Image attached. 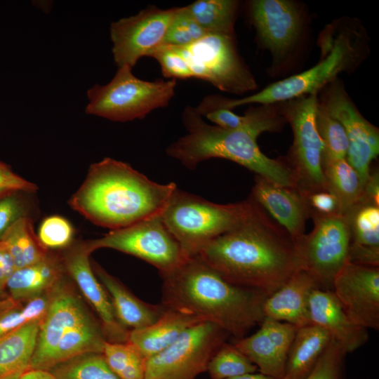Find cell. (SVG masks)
I'll list each match as a JSON object with an SVG mask.
<instances>
[{
	"label": "cell",
	"instance_id": "14",
	"mask_svg": "<svg viewBox=\"0 0 379 379\" xmlns=\"http://www.w3.org/2000/svg\"><path fill=\"white\" fill-rule=\"evenodd\" d=\"M326 98L321 105L343 125L347 137L346 160L365 184L371 171V162L379 153L378 129L360 114L343 86L334 84Z\"/></svg>",
	"mask_w": 379,
	"mask_h": 379
},
{
	"label": "cell",
	"instance_id": "29",
	"mask_svg": "<svg viewBox=\"0 0 379 379\" xmlns=\"http://www.w3.org/2000/svg\"><path fill=\"white\" fill-rule=\"evenodd\" d=\"M323 173L327 190L338 200L341 214H345L361 198L364 184L346 159L323 155Z\"/></svg>",
	"mask_w": 379,
	"mask_h": 379
},
{
	"label": "cell",
	"instance_id": "31",
	"mask_svg": "<svg viewBox=\"0 0 379 379\" xmlns=\"http://www.w3.org/2000/svg\"><path fill=\"white\" fill-rule=\"evenodd\" d=\"M0 241L10 253L16 270L36 263L48 255L34 233L32 219L27 216L17 220Z\"/></svg>",
	"mask_w": 379,
	"mask_h": 379
},
{
	"label": "cell",
	"instance_id": "42",
	"mask_svg": "<svg viewBox=\"0 0 379 379\" xmlns=\"http://www.w3.org/2000/svg\"><path fill=\"white\" fill-rule=\"evenodd\" d=\"M148 57L157 60L164 77L171 79L194 78L186 60L175 46L161 44Z\"/></svg>",
	"mask_w": 379,
	"mask_h": 379
},
{
	"label": "cell",
	"instance_id": "26",
	"mask_svg": "<svg viewBox=\"0 0 379 379\" xmlns=\"http://www.w3.org/2000/svg\"><path fill=\"white\" fill-rule=\"evenodd\" d=\"M62 261L48 255L32 265L17 269L8 280L11 298L18 302L49 293L62 279Z\"/></svg>",
	"mask_w": 379,
	"mask_h": 379
},
{
	"label": "cell",
	"instance_id": "47",
	"mask_svg": "<svg viewBox=\"0 0 379 379\" xmlns=\"http://www.w3.org/2000/svg\"><path fill=\"white\" fill-rule=\"evenodd\" d=\"M361 199L379 205V173L378 171H371L369 177L364 184Z\"/></svg>",
	"mask_w": 379,
	"mask_h": 379
},
{
	"label": "cell",
	"instance_id": "23",
	"mask_svg": "<svg viewBox=\"0 0 379 379\" xmlns=\"http://www.w3.org/2000/svg\"><path fill=\"white\" fill-rule=\"evenodd\" d=\"M345 215L350 232L348 261L379 267V205L361 199Z\"/></svg>",
	"mask_w": 379,
	"mask_h": 379
},
{
	"label": "cell",
	"instance_id": "38",
	"mask_svg": "<svg viewBox=\"0 0 379 379\" xmlns=\"http://www.w3.org/2000/svg\"><path fill=\"white\" fill-rule=\"evenodd\" d=\"M206 34L207 33L195 21L187 7H178L168 27L163 44L185 46Z\"/></svg>",
	"mask_w": 379,
	"mask_h": 379
},
{
	"label": "cell",
	"instance_id": "11",
	"mask_svg": "<svg viewBox=\"0 0 379 379\" xmlns=\"http://www.w3.org/2000/svg\"><path fill=\"white\" fill-rule=\"evenodd\" d=\"M314 227L295 241L302 269L319 288L332 290L335 276L348 261L350 232L345 214L310 213Z\"/></svg>",
	"mask_w": 379,
	"mask_h": 379
},
{
	"label": "cell",
	"instance_id": "48",
	"mask_svg": "<svg viewBox=\"0 0 379 379\" xmlns=\"http://www.w3.org/2000/svg\"><path fill=\"white\" fill-rule=\"evenodd\" d=\"M18 379H56V378L47 370L28 368L21 373Z\"/></svg>",
	"mask_w": 379,
	"mask_h": 379
},
{
	"label": "cell",
	"instance_id": "18",
	"mask_svg": "<svg viewBox=\"0 0 379 379\" xmlns=\"http://www.w3.org/2000/svg\"><path fill=\"white\" fill-rule=\"evenodd\" d=\"M249 11L258 36L274 58L283 57L295 44L301 29L300 14L291 1L254 0Z\"/></svg>",
	"mask_w": 379,
	"mask_h": 379
},
{
	"label": "cell",
	"instance_id": "2",
	"mask_svg": "<svg viewBox=\"0 0 379 379\" xmlns=\"http://www.w3.org/2000/svg\"><path fill=\"white\" fill-rule=\"evenodd\" d=\"M160 275L166 308L213 323L237 340L265 319V293L230 283L198 255Z\"/></svg>",
	"mask_w": 379,
	"mask_h": 379
},
{
	"label": "cell",
	"instance_id": "28",
	"mask_svg": "<svg viewBox=\"0 0 379 379\" xmlns=\"http://www.w3.org/2000/svg\"><path fill=\"white\" fill-rule=\"evenodd\" d=\"M41 320L29 323L0 337V379L29 368Z\"/></svg>",
	"mask_w": 379,
	"mask_h": 379
},
{
	"label": "cell",
	"instance_id": "21",
	"mask_svg": "<svg viewBox=\"0 0 379 379\" xmlns=\"http://www.w3.org/2000/svg\"><path fill=\"white\" fill-rule=\"evenodd\" d=\"M309 312L311 324L327 331L347 354L368 340L367 329L351 321L332 290L314 288L309 298Z\"/></svg>",
	"mask_w": 379,
	"mask_h": 379
},
{
	"label": "cell",
	"instance_id": "12",
	"mask_svg": "<svg viewBox=\"0 0 379 379\" xmlns=\"http://www.w3.org/2000/svg\"><path fill=\"white\" fill-rule=\"evenodd\" d=\"M175 47L194 78L231 93L241 94L256 88L252 74L237 53L233 36L207 34L192 44Z\"/></svg>",
	"mask_w": 379,
	"mask_h": 379
},
{
	"label": "cell",
	"instance_id": "40",
	"mask_svg": "<svg viewBox=\"0 0 379 379\" xmlns=\"http://www.w3.org/2000/svg\"><path fill=\"white\" fill-rule=\"evenodd\" d=\"M73 236V227L67 219L59 215H51L41 222L37 237L41 245L48 249L69 246Z\"/></svg>",
	"mask_w": 379,
	"mask_h": 379
},
{
	"label": "cell",
	"instance_id": "13",
	"mask_svg": "<svg viewBox=\"0 0 379 379\" xmlns=\"http://www.w3.org/2000/svg\"><path fill=\"white\" fill-rule=\"evenodd\" d=\"M178 8L149 6L138 14L113 22L110 36L118 67L133 68L137 62L164 44L168 27Z\"/></svg>",
	"mask_w": 379,
	"mask_h": 379
},
{
	"label": "cell",
	"instance_id": "6",
	"mask_svg": "<svg viewBox=\"0 0 379 379\" xmlns=\"http://www.w3.org/2000/svg\"><path fill=\"white\" fill-rule=\"evenodd\" d=\"M248 204V199L234 204H215L177 187L161 216L190 258L234 227L245 215Z\"/></svg>",
	"mask_w": 379,
	"mask_h": 379
},
{
	"label": "cell",
	"instance_id": "43",
	"mask_svg": "<svg viewBox=\"0 0 379 379\" xmlns=\"http://www.w3.org/2000/svg\"><path fill=\"white\" fill-rule=\"evenodd\" d=\"M36 190V185L14 173L8 166L0 163V199L15 191L33 192Z\"/></svg>",
	"mask_w": 379,
	"mask_h": 379
},
{
	"label": "cell",
	"instance_id": "52",
	"mask_svg": "<svg viewBox=\"0 0 379 379\" xmlns=\"http://www.w3.org/2000/svg\"><path fill=\"white\" fill-rule=\"evenodd\" d=\"M1 293V291H0V293Z\"/></svg>",
	"mask_w": 379,
	"mask_h": 379
},
{
	"label": "cell",
	"instance_id": "25",
	"mask_svg": "<svg viewBox=\"0 0 379 379\" xmlns=\"http://www.w3.org/2000/svg\"><path fill=\"white\" fill-rule=\"evenodd\" d=\"M203 321L199 317L166 308L152 324L130 331L128 341L147 359L171 345L188 328Z\"/></svg>",
	"mask_w": 379,
	"mask_h": 379
},
{
	"label": "cell",
	"instance_id": "44",
	"mask_svg": "<svg viewBox=\"0 0 379 379\" xmlns=\"http://www.w3.org/2000/svg\"><path fill=\"white\" fill-rule=\"evenodd\" d=\"M25 216L19 199L12 194L0 199V239L19 218Z\"/></svg>",
	"mask_w": 379,
	"mask_h": 379
},
{
	"label": "cell",
	"instance_id": "22",
	"mask_svg": "<svg viewBox=\"0 0 379 379\" xmlns=\"http://www.w3.org/2000/svg\"><path fill=\"white\" fill-rule=\"evenodd\" d=\"M319 288L305 270L296 272L279 289L267 296L263 304L265 318L291 324L297 328L311 324L309 298Z\"/></svg>",
	"mask_w": 379,
	"mask_h": 379
},
{
	"label": "cell",
	"instance_id": "17",
	"mask_svg": "<svg viewBox=\"0 0 379 379\" xmlns=\"http://www.w3.org/2000/svg\"><path fill=\"white\" fill-rule=\"evenodd\" d=\"M89 255L85 243L70 245L62 260L65 272L98 314L107 341L127 342L130 331L119 321L108 293L93 272Z\"/></svg>",
	"mask_w": 379,
	"mask_h": 379
},
{
	"label": "cell",
	"instance_id": "39",
	"mask_svg": "<svg viewBox=\"0 0 379 379\" xmlns=\"http://www.w3.org/2000/svg\"><path fill=\"white\" fill-rule=\"evenodd\" d=\"M197 112L204 118L214 123L215 125L225 129H239L248 125L254 115V109L248 110L244 115H239L218 106L213 100L211 95L203 98L195 107Z\"/></svg>",
	"mask_w": 379,
	"mask_h": 379
},
{
	"label": "cell",
	"instance_id": "9",
	"mask_svg": "<svg viewBox=\"0 0 379 379\" xmlns=\"http://www.w3.org/2000/svg\"><path fill=\"white\" fill-rule=\"evenodd\" d=\"M230 335L210 321L185 330L168 347L146 361L145 379H195Z\"/></svg>",
	"mask_w": 379,
	"mask_h": 379
},
{
	"label": "cell",
	"instance_id": "8",
	"mask_svg": "<svg viewBox=\"0 0 379 379\" xmlns=\"http://www.w3.org/2000/svg\"><path fill=\"white\" fill-rule=\"evenodd\" d=\"M284 105L283 115L290 124L293 142L287 160L295 188L307 196L328 191L323 173L324 145L316 126V93L302 95Z\"/></svg>",
	"mask_w": 379,
	"mask_h": 379
},
{
	"label": "cell",
	"instance_id": "16",
	"mask_svg": "<svg viewBox=\"0 0 379 379\" xmlns=\"http://www.w3.org/2000/svg\"><path fill=\"white\" fill-rule=\"evenodd\" d=\"M61 281L50 292L46 312L38 333L29 368L47 370V364L61 338L71 329L85 322L88 314L79 298Z\"/></svg>",
	"mask_w": 379,
	"mask_h": 379
},
{
	"label": "cell",
	"instance_id": "46",
	"mask_svg": "<svg viewBox=\"0 0 379 379\" xmlns=\"http://www.w3.org/2000/svg\"><path fill=\"white\" fill-rule=\"evenodd\" d=\"M15 270L16 267L10 253L0 241V291L1 292Z\"/></svg>",
	"mask_w": 379,
	"mask_h": 379
},
{
	"label": "cell",
	"instance_id": "41",
	"mask_svg": "<svg viewBox=\"0 0 379 379\" xmlns=\"http://www.w3.org/2000/svg\"><path fill=\"white\" fill-rule=\"evenodd\" d=\"M347 353L331 339L312 372L305 379H344Z\"/></svg>",
	"mask_w": 379,
	"mask_h": 379
},
{
	"label": "cell",
	"instance_id": "27",
	"mask_svg": "<svg viewBox=\"0 0 379 379\" xmlns=\"http://www.w3.org/2000/svg\"><path fill=\"white\" fill-rule=\"evenodd\" d=\"M331 338L322 328L310 324L297 329L281 379H305L312 372Z\"/></svg>",
	"mask_w": 379,
	"mask_h": 379
},
{
	"label": "cell",
	"instance_id": "4",
	"mask_svg": "<svg viewBox=\"0 0 379 379\" xmlns=\"http://www.w3.org/2000/svg\"><path fill=\"white\" fill-rule=\"evenodd\" d=\"M182 122L187 133L166 148V154L188 168L211 158L236 162L256 175L277 184L295 187L292 173L286 161L271 159L260 149L257 138L262 133L277 131L282 119L267 107L254 108L251 122L239 129H225L209 124L187 106Z\"/></svg>",
	"mask_w": 379,
	"mask_h": 379
},
{
	"label": "cell",
	"instance_id": "50",
	"mask_svg": "<svg viewBox=\"0 0 379 379\" xmlns=\"http://www.w3.org/2000/svg\"><path fill=\"white\" fill-rule=\"evenodd\" d=\"M229 379H274L262 373H246Z\"/></svg>",
	"mask_w": 379,
	"mask_h": 379
},
{
	"label": "cell",
	"instance_id": "3",
	"mask_svg": "<svg viewBox=\"0 0 379 379\" xmlns=\"http://www.w3.org/2000/svg\"><path fill=\"white\" fill-rule=\"evenodd\" d=\"M176 188L174 182H155L126 163L105 158L91 166L69 204L91 222L114 230L161 214Z\"/></svg>",
	"mask_w": 379,
	"mask_h": 379
},
{
	"label": "cell",
	"instance_id": "19",
	"mask_svg": "<svg viewBox=\"0 0 379 379\" xmlns=\"http://www.w3.org/2000/svg\"><path fill=\"white\" fill-rule=\"evenodd\" d=\"M297 329L291 324L265 318L255 333L237 340L233 345L246 355L261 373L281 379Z\"/></svg>",
	"mask_w": 379,
	"mask_h": 379
},
{
	"label": "cell",
	"instance_id": "34",
	"mask_svg": "<svg viewBox=\"0 0 379 379\" xmlns=\"http://www.w3.org/2000/svg\"><path fill=\"white\" fill-rule=\"evenodd\" d=\"M48 371L56 379H120L111 370L100 353L78 356Z\"/></svg>",
	"mask_w": 379,
	"mask_h": 379
},
{
	"label": "cell",
	"instance_id": "15",
	"mask_svg": "<svg viewBox=\"0 0 379 379\" xmlns=\"http://www.w3.org/2000/svg\"><path fill=\"white\" fill-rule=\"evenodd\" d=\"M332 291L352 322L379 330V267L347 261L335 276Z\"/></svg>",
	"mask_w": 379,
	"mask_h": 379
},
{
	"label": "cell",
	"instance_id": "49",
	"mask_svg": "<svg viewBox=\"0 0 379 379\" xmlns=\"http://www.w3.org/2000/svg\"><path fill=\"white\" fill-rule=\"evenodd\" d=\"M18 302L11 298L0 300V314L2 313L17 307Z\"/></svg>",
	"mask_w": 379,
	"mask_h": 379
},
{
	"label": "cell",
	"instance_id": "35",
	"mask_svg": "<svg viewBox=\"0 0 379 379\" xmlns=\"http://www.w3.org/2000/svg\"><path fill=\"white\" fill-rule=\"evenodd\" d=\"M256 370L258 367L246 355L226 343L213 354L207 367L211 379H229Z\"/></svg>",
	"mask_w": 379,
	"mask_h": 379
},
{
	"label": "cell",
	"instance_id": "7",
	"mask_svg": "<svg viewBox=\"0 0 379 379\" xmlns=\"http://www.w3.org/2000/svg\"><path fill=\"white\" fill-rule=\"evenodd\" d=\"M128 66L118 67L106 85H95L87 92L86 112L113 121L143 119L152 111L166 107L175 95L176 79L145 81Z\"/></svg>",
	"mask_w": 379,
	"mask_h": 379
},
{
	"label": "cell",
	"instance_id": "1",
	"mask_svg": "<svg viewBox=\"0 0 379 379\" xmlns=\"http://www.w3.org/2000/svg\"><path fill=\"white\" fill-rule=\"evenodd\" d=\"M247 211L231 230L197 255L234 284L270 295L302 269L295 241L249 197Z\"/></svg>",
	"mask_w": 379,
	"mask_h": 379
},
{
	"label": "cell",
	"instance_id": "10",
	"mask_svg": "<svg viewBox=\"0 0 379 379\" xmlns=\"http://www.w3.org/2000/svg\"><path fill=\"white\" fill-rule=\"evenodd\" d=\"M85 244L90 253L102 248L114 249L142 259L155 267L159 274L175 269L188 258L161 214L111 230Z\"/></svg>",
	"mask_w": 379,
	"mask_h": 379
},
{
	"label": "cell",
	"instance_id": "30",
	"mask_svg": "<svg viewBox=\"0 0 379 379\" xmlns=\"http://www.w3.org/2000/svg\"><path fill=\"white\" fill-rule=\"evenodd\" d=\"M106 341L102 328L91 317L61 338L49 359L47 371L80 355L102 354Z\"/></svg>",
	"mask_w": 379,
	"mask_h": 379
},
{
	"label": "cell",
	"instance_id": "20",
	"mask_svg": "<svg viewBox=\"0 0 379 379\" xmlns=\"http://www.w3.org/2000/svg\"><path fill=\"white\" fill-rule=\"evenodd\" d=\"M252 198L295 241L305 234L310 211L306 197L293 187H286L255 175Z\"/></svg>",
	"mask_w": 379,
	"mask_h": 379
},
{
	"label": "cell",
	"instance_id": "36",
	"mask_svg": "<svg viewBox=\"0 0 379 379\" xmlns=\"http://www.w3.org/2000/svg\"><path fill=\"white\" fill-rule=\"evenodd\" d=\"M315 121L324 145V155L333 159H346L349 144L343 125L320 104L317 106Z\"/></svg>",
	"mask_w": 379,
	"mask_h": 379
},
{
	"label": "cell",
	"instance_id": "5",
	"mask_svg": "<svg viewBox=\"0 0 379 379\" xmlns=\"http://www.w3.org/2000/svg\"><path fill=\"white\" fill-rule=\"evenodd\" d=\"M354 32L329 30L321 39V60L315 66L296 75L277 81L262 91L240 99L215 98L216 104L223 108L248 105H268L309 94L333 81L336 76L350 69L358 60L359 48Z\"/></svg>",
	"mask_w": 379,
	"mask_h": 379
},
{
	"label": "cell",
	"instance_id": "32",
	"mask_svg": "<svg viewBox=\"0 0 379 379\" xmlns=\"http://www.w3.org/2000/svg\"><path fill=\"white\" fill-rule=\"evenodd\" d=\"M207 33L233 36L238 2L234 0H198L186 6Z\"/></svg>",
	"mask_w": 379,
	"mask_h": 379
},
{
	"label": "cell",
	"instance_id": "33",
	"mask_svg": "<svg viewBox=\"0 0 379 379\" xmlns=\"http://www.w3.org/2000/svg\"><path fill=\"white\" fill-rule=\"evenodd\" d=\"M102 355L120 379H145L147 359L130 342L106 341Z\"/></svg>",
	"mask_w": 379,
	"mask_h": 379
},
{
	"label": "cell",
	"instance_id": "24",
	"mask_svg": "<svg viewBox=\"0 0 379 379\" xmlns=\"http://www.w3.org/2000/svg\"><path fill=\"white\" fill-rule=\"evenodd\" d=\"M95 271L109 296L119 321L127 329L148 326L165 312L166 307L161 303L152 305L142 301L98 265L95 267Z\"/></svg>",
	"mask_w": 379,
	"mask_h": 379
},
{
	"label": "cell",
	"instance_id": "45",
	"mask_svg": "<svg viewBox=\"0 0 379 379\" xmlns=\"http://www.w3.org/2000/svg\"><path fill=\"white\" fill-rule=\"evenodd\" d=\"M310 213L332 215L340 213L337 198L328 191H319L306 196Z\"/></svg>",
	"mask_w": 379,
	"mask_h": 379
},
{
	"label": "cell",
	"instance_id": "37",
	"mask_svg": "<svg viewBox=\"0 0 379 379\" xmlns=\"http://www.w3.org/2000/svg\"><path fill=\"white\" fill-rule=\"evenodd\" d=\"M50 292L29 300L22 308L15 307L0 314V337L29 323L41 320L48 309Z\"/></svg>",
	"mask_w": 379,
	"mask_h": 379
},
{
	"label": "cell",
	"instance_id": "51",
	"mask_svg": "<svg viewBox=\"0 0 379 379\" xmlns=\"http://www.w3.org/2000/svg\"><path fill=\"white\" fill-rule=\"evenodd\" d=\"M22 372H24V371H22ZM22 372H18V373H14V374H13V375H9V376H8V377L4 378V379H18L19 377H20V375H21V373H22Z\"/></svg>",
	"mask_w": 379,
	"mask_h": 379
}]
</instances>
